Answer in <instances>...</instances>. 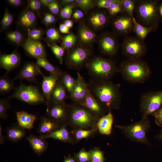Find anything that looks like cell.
<instances>
[{"label":"cell","instance_id":"cell-15","mask_svg":"<svg viewBox=\"0 0 162 162\" xmlns=\"http://www.w3.org/2000/svg\"><path fill=\"white\" fill-rule=\"evenodd\" d=\"M40 71L38 67L33 63H27L12 80H24L31 82H37L36 77L40 74Z\"/></svg>","mask_w":162,"mask_h":162},{"label":"cell","instance_id":"cell-52","mask_svg":"<svg viewBox=\"0 0 162 162\" xmlns=\"http://www.w3.org/2000/svg\"><path fill=\"white\" fill-rule=\"evenodd\" d=\"M83 16V13L81 10H77L73 14V17L75 19L78 20L82 18Z\"/></svg>","mask_w":162,"mask_h":162},{"label":"cell","instance_id":"cell-34","mask_svg":"<svg viewBox=\"0 0 162 162\" xmlns=\"http://www.w3.org/2000/svg\"><path fill=\"white\" fill-rule=\"evenodd\" d=\"M136 1L135 0H121L122 6L125 13L131 16H134Z\"/></svg>","mask_w":162,"mask_h":162},{"label":"cell","instance_id":"cell-17","mask_svg":"<svg viewBox=\"0 0 162 162\" xmlns=\"http://www.w3.org/2000/svg\"><path fill=\"white\" fill-rule=\"evenodd\" d=\"M68 94L64 86L58 80L51 93L50 102L54 103H64L68 98Z\"/></svg>","mask_w":162,"mask_h":162},{"label":"cell","instance_id":"cell-63","mask_svg":"<svg viewBox=\"0 0 162 162\" xmlns=\"http://www.w3.org/2000/svg\"><path fill=\"white\" fill-rule=\"evenodd\" d=\"M157 138L159 140H162V130H161L159 134L157 136Z\"/></svg>","mask_w":162,"mask_h":162},{"label":"cell","instance_id":"cell-39","mask_svg":"<svg viewBox=\"0 0 162 162\" xmlns=\"http://www.w3.org/2000/svg\"><path fill=\"white\" fill-rule=\"evenodd\" d=\"M90 156L93 162H103V157L102 152L98 150L92 151Z\"/></svg>","mask_w":162,"mask_h":162},{"label":"cell","instance_id":"cell-62","mask_svg":"<svg viewBox=\"0 0 162 162\" xmlns=\"http://www.w3.org/2000/svg\"><path fill=\"white\" fill-rule=\"evenodd\" d=\"M74 1L73 0H65L62 1V2L63 4H66L68 3H71Z\"/></svg>","mask_w":162,"mask_h":162},{"label":"cell","instance_id":"cell-5","mask_svg":"<svg viewBox=\"0 0 162 162\" xmlns=\"http://www.w3.org/2000/svg\"><path fill=\"white\" fill-rule=\"evenodd\" d=\"M8 98H15L32 105L46 103L43 94L37 86L22 83L15 88L13 94Z\"/></svg>","mask_w":162,"mask_h":162},{"label":"cell","instance_id":"cell-37","mask_svg":"<svg viewBox=\"0 0 162 162\" xmlns=\"http://www.w3.org/2000/svg\"><path fill=\"white\" fill-rule=\"evenodd\" d=\"M52 52L58 60L60 63H62L63 57L64 54V50L55 44H48Z\"/></svg>","mask_w":162,"mask_h":162},{"label":"cell","instance_id":"cell-30","mask_svg":"<svg viewBox=\"0 0 162 162\" xmlns=\"http://www.w3.org/2000/svg\"><path fill=\"white\" fill-rule=\"evenodd\" d=\"M107 21L106 15L102 12L93 14L90 19L91 25L95 28H99L104 26Z\"/></svg>","mask_w":162,"mask_h":162},{"label":"cell","instance_id":"cell-11","mask_svg":"<svg viewBox=\"0 0 162 162\" xmlns=\"http://www.w3.org/2000/svg\"><path fill=\"white\" fill-rule=\"evenodd\" d=\"M89 51L82 47H77L70 52L68 56L69 66L73 69H78L87 61L90 56Z\"/></svg>","mask_w":162,"mask_h":162},{"label":"cell","instance_id":"cell-45","mask_svg":"<svg viewBox=\"0 0 162 162\" xmlns=\"http://www.w3.org/2000/svg\"><path fill=\"white\" fill-rule=\"evenodd\" d=\"M152 115L154 117L156 124L159 126L162 127V107Z\"/></svg>","mask_w":162,"mask_h":162},{"label":"cell","instance_id":"cell-9","mask_svg":"<svg viewBox=\"0 0 162 162\" xmlns=\"http://www.w3.org/2000/svg\"><path fill=\"white\" fill-rule=\"evenodd\" d=\"M68 119L77 126L86 127L92 124L97 118L83 106L74 103L68 105Z\"/></svg>","mask_w":162,"mask_h":162},{"label":"cell","instance_id":"cell-43","mask_svg":"<svg viewBox=\"0 0 162 162\" xmlns=\"http://www.w3.org/2000/svg\"><path fill=\"white\" fill-rule=\"evenodd\" d=\"M13 21V18L12 15L7 10H6L2 21L3 27H6L8 26L12 23Z\"/></svg>","mask_w":162,"mask_h":162},{"label":"cell","instance_id":"cell-1","mask_svg":"<svg viewBox=\"0 0 162 162\" xmlns=\"http://www.w3.org/2000/svg\"><path fill=\"white\" fill-rule=\"evenodd\" d=\"M87 86L92 94L107 109L120 107L122 98L120 84H115L110 80L92 78Z\"/></svg>","mask_w":162,"mask_h":162},{"label":"cell","instance_id":"cell-36","mask_svg":"<svg viewBox=\"0 0 162 162\" xmlns=\"http://www.w3.org/2000/svg\"><path fill=\"white\" fill-rule=\"evenodd\" d=\"M109 14L111 16H114L119 13H124L121 0H115L108 9Z\"/></svg>","mask_w":162,"mask_h":162},{"label":"cell","instance_id":"cell-28","mask_svg":"<svg viewBox=\"0 0 162 162\" xmlns=\"http://www.w3.org/2000/svg\"><path fill=\"white\" fill-rule=\"evenodd\" d=\"M134 22L133 31L136 36L141 40L144 41L145 39L150 32L155 30L152 28L143 26L138 23L135 20L134 16H132Z\"/></svg>","mask_w":162,"mask_h":162},{"label":"cell","instance_id":"cell-4","mask_svg":"<svg viewBox=\"0 0 162 162\" xmlns=\"http://www.w3.org/2000/svg\"><path fill=\"white\" fill-rule=\"evenodd\" d=\"M86 66L88 74L95 79L110 80L118 72V68L112 61L100 57L90 59Z\"/></svg>","mask_w":162,"mask_h":162},{"label":"cell","instance_id":"cell-12","mask_svg":"<svg viewBox=\"0 0 162 162\" xmlns=\"http://www.w3.org/2000/svg\"><path fill=\"white\" fill-rule=\"evenodd\" d=\"M75 86L70 98L74 103L80 105L86 97L88 89L86 83L79 72L77 73Z\"/></svg>","mask_w":162,"mask_h":162},{"label":"cell","instance_id":"cell-60","mask_svg":"<svg viewBox=\"0 0 162 162\" xmlns=\"http://www.w3.org/2000/svg\"><path fill=\"white\" fill-rule=\"evenodd\" d=\"M63 162H75L74 160L70 158H66Z\"/></svg>","mask_w":162,"mask_h":162},{"label":"cell","instance_id":"cell-18","mask_svg":"<svg viewBox=\"0 0 162 162\" xmlns=\"http://www.w3.org/2000/svg\"><path fill=\"white\" fill-rule=\"evenodd\" d=\"M100 45L102 52L106 55L112 56L116 52L117 47L116 39L110 34H106L101 38Z\"/></svg>","mask_w":162,"mask_h":162},{"label":"cell","instance_id":"cell-32","mask_svg":"<svg viewBox=\"0 0 162 162\" xmlns=\"http://www.w3.org/2000/svg\"><path fill=\"white\" fill-rule=\"evenodd\" d=\"M35 20V16L34 13L30 11H26L22 15L20 21L21 25L26 27L32 26Z\"/></svg>","mask_w":162,"mask_h":162},{"label":"cell","instance_id":"cell-51","mask_svg":"<svg viewBox=\"0 0 162 162\" xmlns=\"http://www.w3.org/2000/svg\"><path fill=\"white\" fill-rule=\"evenodd\" d=\"M29 6L32 9L34 10H38L40 9L41 7V2L38 0H32L29 3Z\"/></svg>","mask_w":162,"mask_h":162},{"label":"cell","instance_id":"cell-47","mask_svg":"<svg viewBox=\"0 0 162 162\" xmlns=\"http://www.w3.org/2000/svg\"><path fill=\"white\" fill-rule=\"evenodd\" d=\"M30 38L32 40H36L39 39L42 35L41 31L37 29H33L29 33Z\"/></svg>","mask_w":162,"mask_h":162},{"label":"cell","instance_id":"cell-26","mask_svg":"<svg viewBox=\"0 0 162 162\" xmlns=\"http://www.w3.org/2000/svg\"><path fill=\"white\" fill-rule=\"evenodd\" d=\"M40 136L45 139L52 138L65 142L69 141L70 139L68 131L64 125L47 135Z\"/></svg>","mask_w":162,"mask_h":162},{"label":"cell","instance_id":"cell-13","mask_svg":"<svg viewBox=\"0 0 162 162\" xmlns=\"http://www.w3.org/2000/svg\"><path fill=\"white\" fill-rule=\"evenodd\" d=\"M113 26L115 30L122 35H126L133 31L132 16L124 13L118 16L114 21Z\"/></svg>","mask_w":162,"mask_h":162},{"label":"cell","instance_id":"cell-53","mask_svg":"<svg viewBox=\"0 0 162 162\" xmlns=\"http://www.w3.org/2000/svg\"><path fill=\"white\" fill-rule=\"evenodd\" d=\"M59 28L60 31L62 33L68 34L69 32V28L64 24H60Z\"/></svg>","mask_w":162,"mask_h":162},{"label":"cell","instance_id":"cell-59","mask_svg":"<svg viewBox=\"0 0 162 162\" xmlns=\"http://www.w3.org/2000/svg\"><path fill=\"white\" fill-rule=\"evenodd\" d=\"M50 17V24L53 22L55 20V18L54 16L52 14H49Z\"/></svg>","mask_w":162,"mask_h":162},{"label":"cell","instance_id":"cell-23","mask_svg":"<svg viewBox=\"0 0 162 162\" xmlns=\"http://www.w3.org/2000/svg\"><path fill=\"white\" fill-rule=\"evenodd\" d=\"M113 122V115L110 110L107 114L100 118L98 122L97 125L99 132L103 134H110Z\"/></svg>","mask_w":162,"mask_h":162},{"label":"cell","instance_id":"cell-31","mask_svg":"<svg viewBox=\"0 0 162 162\" xmlns=\"http://www.w3.org/2000/svg\"><path fill=\"white\" fill-rule=\"evenodd\" d=\"M12 80H11L5 75L0 78V93L4 94L8 93L15 88Z\"/></svg>","mask_w":162,"mask_h":162},{"label":"cell","instance_id":"cell-46","mask_svg":"<svg viewBox=\"0 0 162 162\" xmlns=\"http://www.w3.org/2000/svg\"><path fill=\"white\" fill-rule=\"evenodd\" d=\"M92 132L91 130H78L75 133L76 137L78 140L82 139L89 136L91 134Z\"/></svg>","mask_w":162,"mask_h":162},{"label":"cell","instance_id":"cell-55","mask_svg":"<svg viewBox=\"0 0 162 162\" xmlns=\"http://www.w3.org/2000/svg\"><path fill=\"white\" fill-rule=\"evenodd\" d=\"M64 24L69 28L72 27L73 23L72 20H68L65 21Z\"/></svg>","mask_w":162,"mask_h":162},{"label":"cell","instance_id":"cell-19","mask_svg":"<svg viewBox=\"0 0 162 162\" xmlns=\"http://www.w3.org/2000/svg\"><path fill=\"white\" fill-rule=\"evenodd\" d=\"M20 56L16 52L1 56L0 62L1 67L7 70V73L18 66L20 62Z\"/></svg>","mask_w":162,"mask_h":162},{"label":"cell","instance_id":"cell-41","mask_svg":"<svg viewBox=\"0 0 162 162\" xmlns=\"http://www.w3.org/2000/svg\"><path fill=\"white\" fill-rule=\"evenodd\" d=\"M77 4L82 9L86 10L92 7L93 5V1L90 0H76Z\"/></svg>","mask_w":162,"mask_h":162},{"label":"cell","instance_id":"cell-16","mask_svg":"<svg viewBox=\"0 0 162 162\" xmlns=\"http://www.w3.org/2000/svg\"><path fill=\"white\" fill-rule=\"evenodd\" d=\"M24 48L30 56L36 58H45V52L42 44L40 42L34 40L30 37L26 40Z\"/></svg>","mask_w":162,"mask_h":162},{"label":"cell","instance_id":"cell-48","mask_svg":"<svg viewBox=\"0 0 162 162\" xmlns=\"http://www.w3.org/2000/svg\"><path fill=\"white\" fill-rule=\"evenodd\" d=\"M78 158L80 162H86L89 159L90 154L88 152L84 151H81L78 154Z\"/></svg>","mask_w":162,"mask_h":162},{"label":"cell","instance_id":"cell-50","mask_svg":"<svg viewBox=\"0 0 162 162\" xmlns=\"http://www.w3.org/2000/svg\"><path fill=\"white\" fill-rule=\"evenodd\" d=\"M47 6L52 13L57 14L58 13L59 8L56 2L53 1L49 4Z\"/></svg>","mask_w":162,"mask_h":162},{"label":"cell","instance_id":"cell-2","mask_svg":"<svg viewBox=\"0 0 162 162\" xmlns=\"http://www.w3.org/2000/svg\"><path fill=\"white\" fill-rule=\"evenodd\" d=\"M118 68L123 78L132 83H142L151 76L152 71L148 64L141 58H128L122 61Z\"/></svg>","mask_w":162,"mask_h":162},{"label":"cell","instance_id":"cell-58","mask_svg":"<svg viewBox=\"0 0 162 162\" xmlns=\"http://www.w3.org/2000/svg\"><path fill=\"white\" fill-rule=\"evenodd\" d=\"M40 1L43 4L47 5L49 4L54 1L52 0H41Z\"/></svg>","mask_w":162,"mask_h":162},{"label":"cell","instance_id":"cell-20","mask_svg":"<svg viewBox=\"0 0 162 162\" xmlns=\"http://www.w3.org/2000/svg\"><path fill=\"white\" fill-rule=\"evenodd\" d=\"M26 138L34 153L38 155H40L46 150L47 142L46 139L41 136L30 134Z\"/></svg>","mask_w":162,"mask_h":162},{"label":"cell","instance_id":"cell-14","mask_svg":"<svg viewBox=\"0 0 162 162\" xmlns=\"http://www.w3.org/2000/svg\"><path fill=\"white\" fill-rule=\"evenodd\" d=\"M80 105L86 108L97 118L104 116L107 109L94 97L89 89L86 97Z\"/></svg>","mask_w":162,"mask_h":162},{"label":"cell","instance_id":"cell-6","mask_svg":"<svg viewBox=\"0 0 162 162\" xmlns=\"http://www.w3.org/2000/svg\"><path fill=\"white\" fill-rule=\"evenodd\" d=\"M150 124L148 118H142L137 122L131 124L119 126L124 134L129 138L136 142L149 145L150 143L146 134L150 128Z\"/></svg>","mask_w":162,"mask_h":162},{"label":"cell","instance_id":"cell-25","mask_svg":"<svg viewBox=\"0 0 162 162\" xmlns=\"http://www.w3.org/2000/svg\"><path fill=\"white\" fill-rule=\"evenodd\" d=\"M8 139L11 141L15 142L23 138L26 135L25 129L18 125H14L5 130Z\"/></svg>","mask_w":162,"mask_h":162},{"label":"cell","instance_id":"cell-54","mask_svg":"<svg viewBox=\"0 0 162 162\" xmlns=\"http://www.w3.org/2000/svg\"><path fill=\"white\" fill-rule=\"evenodd\" d=\"M5 138L2 132V128L1 124H0V144L3 145L4 144Z\"/></svg>","mask_w":162,"mask_h":162},{"label":"cell","instance_id":"cell-57","mask_svg":"<svg viewBox=\"0 0 162 162\" xmlns=\"http://www.w3.org/2000/svg\"><path fill=\"white\" fill-rule=\"evenodd\" d=\"M44 22L47 24H50V17L49 14H46L44 18Z\"/></svg>","mask_w":162,"mask_h":162},{"label":"cell","instance_id":"cell-22","mask_svg":"<svg viewBox=\"0 0 162 162\" xmlns=\"http://www.w3.org/2000/svg\"><path fill=\"white\" fill-rule=\"evenodd\" d=\"M18 125L23 128L30 130L33 127L35 115L23 111L16 112Z\"/></svg>","mask_w":162,"mask_h":162},{"label":"cell","instance_id":"cell-27","mask_svg":"<svg viewBox=\"0 0 162 162\" xmlns=\"http://www.w3.org/2000/svg\"><path fill=\"white\" fill-rule=\"evenodd\" d=\"M37 64L44 68L47 71L56 77L58 80L62 74V71L50 63L45 58H39L36 61Z\"/></svg>","mask_w":162,"mask_h":162},{"label":"cell","instance_id":"cell-33","mask_svg":"<svg viewBox=\"0 0 162 162\" xmlns=\"http://www.w3.org/2000/svg\"><path fill=\"white\" fill-rule=\"evenodd\" d=\"M79 35L81 40L85 43L92 41L95 37L94 34L90 30L86 27H82L79 32Z\"/></svg>","mask_w":162,"mask_h":162},{"label":"cell","instance_id":"cell-7","mask_svg":"<svg viewBox=\"0 0 162 162\" xmlns=\"http://www.w3.org/2000/svg\"><path fill=\"white\" fill-rule=\"evenodd\" d=\"M140 110L142 118L148 116L158 110L162 104V90L145 92L140 98Z\"/></svg>","mask_w":162,"mask_h":162},{"label":"cell","instance_id":"cell-21","mask_svg":"<svg viewBox=\"0 0 162 162\" xmlns=\"http://www.w3.org/2000/svg\"><path fill=\"white\" fill-rule=\"evenodd\" d=\"M40 73L43 77L41 85L42 90V94L46 100V104H47L50 101L51 93L56 82L58 80L52 74H50L48 76H45L42 73L40 70Z\"/></svg>","mask_w":162,"mask_h":162},{"label":"cell","instance_id":"cell-24","mask_svg":"<svg viewBox=\"0 0 162 162\" xmlns=\"http://www.w3.org/2000/svg\"><path fill=\"white\" fill-rule=\"evenodd\" d=\"M58 124L47 116L42 117L40 120L38 132L40 136H44L58 128Z\"/></svg>","mask_w":162,"mask_h":162},{"label":"cell","instance_id":"cell-38","mask_svg":"<svg viewBox=\"0 0 162 162\" xmlns=\"http://www.w3.org/2000/svg\"><path fill=\"white\" fill-rule=\"evenodd\" d=\"M76 40V37L74 34H70L65 36L62 40V44L64 47L69 48L73 46Z\"/></svg>","mask_w":162,"mask_h":162},{"label":"cell","instance_id":"cell-49","mask_svg":"<svg viewBox=\"0 0 162 162\" xmlns=\"http://www.w3.org/2000/svg\"><path fill=\"white\" fill-rule=\"evenodd\" d=\"M115 0H100L97 3L98 6L100 8L108 9Z\"/></svg>","mask_w":162,"mask_h":162},{"label":"cell","instance_id":"cell-3","mask_svg":"<svg viewBox=\"0 0 162 162\" xmlns=\"http://www.w3.org/2000/svg\"><path fill=\"white\" fill-rule=\"evenodd\" d=\"M159 0H136L134 12L136 21L141 25L157 29L159 22Z\"/></svg>","mask_w":162,"mask_h":162},{"label":"cell","instance_id":"cell-44","mask_svg":"<svg viewBox=\"0 0 162 162\" xmlns=\"http://www.w3.org/2000/svg\"><path fill=\"white\" fill-rule=\"evenodd\" d=\"M48 38L52 40H58L60 38V35L58 32L54 28H50L46 32Z\"/></svg>","mask_w":162,"mask_h":162},{"label":"cell","instance_id":"cell-42","mask_svg":"<svg viewBox=\"0 0 162 162\" xmlns=\"http://www.w3.org/2000/svg\"><path fill=\"white\" fill-rule=\"evenodd\" d=\"M73 7V5H69L65 6L61 12V16L64 18H70L72 13Z\"/></svg>","mask_w":162,"mask_h":162},{"label":"cell","instance_id":"cell-35","mask_svg":"<svg viewBox=\"0 0 162 162\" xmlns=\"http://www.w3.org/2000/svg\"><path fill=\"white\" fill-rule=\"evenodd\" d=\"M9 98H3L0 100V118L3 119L7 118V111L11 107Z\"/></svg>","mask_w":162,"mask_h":162},{"label":"cell","instance_id":"cell-40","mask_svg":"<svg viewBox=\"0 0 162 162\" xmlns=\"http://www.w3.org/2000/svg\"><path fill=\"white\" fill-rule=\"evenodd\" d=\"M7 36L10 40L17 44L20 43L22 39V36L21 33L16 31L8 33Z\"/></svg>","mask_w":162,"mask_h":162},{"label":"cell","instance_id":"cell-29","mask_svg":"<svg viewBox=\"0 0 162 162\" xmlns=\"http://www.w3.org/2000/svg\"><path fill=\"white\" fill-rule=\"evenodd\" d=\"M58 80L61 81L66 89L69 96L75 86L76 79H74L69 73L63 71Z\"/></svg>","mask_w":162,"mask_h":162},{"label":"cell","instance_id":"cell-10","mask_svg":"<svg viewBox=\"0 0 162 162\" xmlns=\"http://www.w3.org/2000/svg\"><path fill=\"white\" fill-rule=\"evenodd\" d=\"M46 105V116L57 124L68 119V105L65 103H54L50 102Z\"/></svg>","mask_w":162,"mask_h":162},{"label":"cell","instance_id":"cell-61","mask_svg":"<svg viewBox=\"0 0 162 162\" xmlns=\"http://www.w3.org/2000/svg\"><path fill=\"white\" fill-rule=\"evenodd\" d=\"M159 14L162 19V4H160L159 6Z\"/></svg>","mask_w":162,"mask_h":162},{"label":"cell","instance_id":"cell-64","mask_svg":"<svg viewBox=\"0 0 162 162\" xmlns=\"http://www.w3.org/2000/svg\"></svg>","mask_w":162,"mask_h":162},{"label":"cell","instance_id":"cell-56","mask_svg":"<svg viewBox=\"0 0 162 162\" xmlns=\"http://www.w3.org/2000/svg\"><path fill=\"white\" fill-rule=\"evenodd\" d=\"M8 2L11 4L16 6L19 5L21 2L20 0H9Z\"/></svg>","mask_w":162,"mask_h":162},{"label":"cell","instance_id":"cell-8","mask_svg":"<svg viewBox=\"0 0 162 162\" xmlns=\"http://www.w3.org/2000/svg\"><path fill=\"white\" fill-rule=\"evenodd\" d=\"M123 54L128 58H141L147 52L144 41L136 36H126L122 44Z\"/></svg>","mask_w":162,"mask_h":162}]
</instances>
